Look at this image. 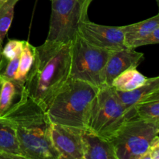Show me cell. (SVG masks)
Masks as SVG:
<instances>
[{
    "label": "cell",
    "mask_w": 159,
    "mask_h": 159,
    "mask_svg": "<svg viewBox=\"0 0 159 159\" xmlns=\"http://www.w3.org/2000/svg\"><path fill=\"white\" fill-rule=\"evenodd\" d=\"M71 44L45 40L36 47L35 61L25 82L30 98L46 110L54 95L70 78Z\"/></svg>",
    "instance_id": "cell-1"
},
{
    "label": "cell",
    "mask_w": 159,
    "mask_h": 159,
    "mask_svg": "<svg viewBox=\"0 0 159 159\" xmlns=\"http://www.w3.org/2000/svg\"><path fill=\"white\" fill-rule=\"evenodd\" d=\"M3 117L15 128L20 155L30 159H61L50 136L46 111L28 95Z\"/></svg>",
    "instance_id": "cell-2"
},
{
    "label": "cell",
    "mask_w": 159,
    "mask_h": 159,
    "mask_svg": "<svg viewBox=\"0 0 159 159\" xmlns=\"http://www.w3.org/2000/svg\"><path fill=\"white\" fill-rule=\"evenodd\" d=\"M99 88L69 78L45 110L50 122L86 130L92 105Z\"/></svg>",
    "instance_id": "cell-3"
},
{
    "label": "cell",
    "mask_w": 159,
    "mask_h": 159,
    "mask_svg": "<svg viewBox=\"0 0 159 159\" xmlns=\"http://www.w3.org/2000/svg\"><path fill=\"white\" fill-rule=\"evenodd\" d=\"M135 118V111H128L124 108L114 89L102 85L93 100L86 130L109 140L124 123Z\"/></svg>",
    "instance_id": "cell-4"
},
{
    "label": "cell",
    "mask_w": 159,
    "mask_h": 159,
    "mask_svg": "<svg viewBox=\"0 0 159 159\" xmlns=\"http://www.w3.org/2000/svg\"><path fill=\"white\" fill-rule=\"evenodd\" d=\"M86 0H51L47 41L71 44L79 35L80 23L88 19Z\"/></svg>",
    "instance_id": "cell-5"
},
{
    "label": "cell",
    "mask_w": 159,
    "mask_h": 159,
    "mask_svg": "<svg viewBox=\"0 0 159 159\" xmlns=\"http://www.w3.org/2000/svg\"><path fill=\"white\" fill-rule=\"evenodd\" d=\"M158 134L159 123L135 118L124 123L109 141L119 159H138Z\"/></svg>",
    "instance_id": "cell-6"
},
{
    "label": "cell",
    "mask_w": 159,
    "mask_h": 159,
    "mask_svg": "<svg viewBox=\"0 0 159 159\" xmlns=\"http://www.w3.org/2000/svg\"><path fill=\"white\" fill-rule=\"evenodd\" d=\"M110 54V51L96 48L78 35L71 43L70 79L102 86V71Z\"/></svg>",
    "instance_id": "cell-7"
},
{
    "label": "cell",
    "mask_w": 159,
    "mask_h": 159,
    "mask_svg": "<svg viewBox=\"0 0 159 159\" xmlns=\"http://www.w3.org/2000/svg\"><path fill=\"white\" fill-rule=\"evenodd\" d=\"M79 35L90 44L107 51L127 48L124 44L122 26H104L86 19L80 23Z\"/></svg>",
    "instance_id": "cell-8"
},
{
    "label": "cell",
    "mask_w": 159,
    "mask_h": 159,
    "mask_svg": "<svg viewBox=\"0 0 159 159\" xmlns=\"http://www.w3.org/2000/svg\"><path fill=\"white\" fill-rule=\"evenodd\" d=\"M84 130L60 124H51L50 136L61 159H82Z\"/></svg>",
    "instance_id": "cell-9"
},
{
    "label": "cell",
    "mask_w": 159,
    "mask_h": 159,
    "mask_svg": "<svg viewBox=\"0 0 159 159\" xmlns=\"http://www.w3.org/2000/svg\"><path fill=\"white\" fill-rule=\"evenodd\" d=\"M144 59V54L137 51L135 48H126L110 51L102 71L103 85L111 86L116 76L127 69L137 68Z\"/></svg>",
    "instance_id": "cell-10"
},
{
    "label": "cell",
    "mask_w": 159,
    "mask_h": 159,
    "mask_svg": "<svg viewBox=\"0 0 159 159\" xmlns=\"http://www.w3.org/2000/svg\"><path fill=\"white\" fill-rule=\"evenodd\" d=\"M114 91L119 101L126 110L128 111H135V106L159 95V77L149 78L144 85L132 91Z\"/></svg>",
    "instance_id": "cell-11"
},
{
    "label": "cell",
    "mask_w": 159,
    "mask_h": 159,
    "mask_svg": "<svg viewBox=\"0 0 159 159\" xmlns=\"http://www.w3.org/2000/svg\"><path fill=\"white\" fill-rule=\"evenodd\" d=\"M83 155L85 159H119L111 142L87 130L82 132Z\"/></svg>",
    "instance_id": "cell-12"
},
{
    "label": "cell",
    "mask_w": 159,
    "mask_h": 159,
    "mask_svg": "<svg viewBox=\"0 0 159 159\" xmlns=\"http://www.w3.org/2000/svg\"><path fill=\"white\" fill-rule=\"evenodd\" d=\"M26 96L25 85L0 77V117L6 116Z\"/></svg>",
    "instance_id": "cell-13"
},
{
    "label": "cell",
    "mask_w": 159,
    "mask_h": 159,
    "mask_svg": "<svg viewBox=\"0 0 159 159\" xmlns=\"http://www.w3.org/2000/svg\"><path fill=\"white\" fill-rule=\"evenodd\" d=\"M158 27V14L143 21L122 26L123 32H124V44L127 48H130L134 42L142 38L143 37L148 35Z\"/></svg>",
    "instance_id": "cell-14"
},
{
    "label": "cell",
    "mask_w": 159,
    "mask_h": 159,
    "mask_svg": "<svg viewBox=\"0 0 159 159\" xmlns=\"http://www.w3.org/2000/svg\"><path fill=\"white\" fill-rule=\"evenodd\" d=\"M149 78L141 74L137 68H130L116 76L111 87L116 91L129 92L144 85Z\"/></svg>",
    "instance_id": "cell-15"
},
{
    "label": "cell",
    "mask_w": 159,
    "mask_h": 159,
    "mask_svg": "<svg viewBox=\"0 0 159 159\" xmlns=\"http://www.w3.org/2000/svg\"><path fill=\"white\" fill-rule=\"evenodd\" d=\"M0 152L20 154L15 128L5 117H0Z\"/></svg>",
    "instance_id": "cell-16"
},
{
    "label": "cell",
    "mask_w": 159,
    "mask_h": 159,
    "mask_svg": "<svg viewBox=\"0 0 159 159\" xmlns=\"http://www.w3.org/2000/svg\"><path fill=\"white\" fill-rule=\"evenodd\" d=\"M36 56V47L31 45L29 42L24 41L23 51L20 57L18 70L16 74L14 80L25 85L27 76L30 72Z\"/></svg>",
    "instance_id": "cell-17"
},
{
    "label": "cell",
    "mask_w": 159,
    "mask_h": 159,
    "mask_svg": "<svg viewBox=\"0 0 159 159\" xmlns=\"http://www.w3.org/2000/svg\"><path fill=\"white\" fill-rule=\"evenodd\" d=\"M134 110L137 119L159 123V95L136 105Z\"/></svg>",
    "instance_id": "cell-18"
},
{
    "label": "cell",
    "mask_w": 159,
    "mask_h": 159,
    "mask_svg": "<svg viewBox=\"0 0 159 159\" xmlns=\"http://www.w3.org/2000/svg\"><path fill=\"white\" fill-rule=\"evenodd\" d=\"M19 0H9L0 7V43H2L14 16V8Z\"/></svg>",
    "instance_id": "cell-19"
},
{
    "label": "cell",
    "mask_w": 159,
    "mask_h": 159,
    "mask_svg": "<svg viewBox=\"0 0 159 159\" xmlns=\"http://www.w3.org/2000/svg\"><path fill=\"white\" fill-rule=\"evenodd\" d=\"M24 40H9L2 48V54L5 59L12 60L16 57H20L23 51Z\"/></svg>",
    "instance_id": "cell-20"
},
{
    "label": "cell",
    "mask_w": 159,
    "mask_h": 159,
    "mask_svg": "<svg viewBox=\"0 0 159 159\" xmlns=\"http://www.w3.org/2000/svg\"><path fill=\"white\" fill-rule=\"evenodd\" d=\"M20 57H16L12 60H7L2 57L0 65V77L10 80H13L15 79L16 74L18 70Z\"/></svg>",
    "instance_id": "cell-21"
},
{
    "label": "cell",
    "mask_w": 159,
    "mask_h": 159,
    "mask_svg": "<svg viewBox=\"0 0 159 159\" xmlns=\"http://www.w3.org/2000/svg\"><path fill=\"white\" fill-rule=\"evenodd\" d=\"M159 43V27L156 28L155 30L144 36L142 38L137 40L131 44L130 48H137L138 47L145 46L148 44H155Z\"/></svg>",
    "instance_id": "cell-22"
},
{
    "label": "cell",
    "mask_w": 159,
    "mask_h": 159,
    "mask_svg": "<svg viewBox=\"0 0 159 159\" xmlns=\"http://www.w3.org/2000/svg\"><path fill=\"white\" fill-rule=\"evenodd\" d=\"M152 159H159V137H155L148 149Z\"/></svg>",
    "instance_id": "cell-23"
},
{
    "label": "cell",
    "mask_w": 159,
    "mask_h": 159,
    "mask_svg": "<svg viewBox=\"0 0 159 159\" xmlns=\"http://www.w3.org/2000/svg\"><path fill=\"white\" fill-rule=\"evenodd\" d=\"M0 159H30L20 154L0 152Z\"/></svg>",
    "instance_id": "cell-24"
},
{
    "label": "cell",
    "mask_w": 159,
    "mask_h": 159,
    "mask_svg": "<svg viewBox=\"0 0 159 159\" xmlns=\"http://www.w3.org/2000/svg\"><path fill=\"white\" fill-rule=\"evenodd\" d=\"M138 159H152V157H151L150 154H149V152L148 151L146 153H144V155H141Z\"/></svg>",
    "instance_id": "cell-25"
},
{
    "label": "cell",
    "mask_w": 159,
    "mask_h": 159,
    "mask_svg": "<svg viewBox=\"0 0 159 159\" xmlns=\"http://www.w3.org/2000/svg\"><path fill=\"white\" fill-rule=\"evenodd\" d=\"M2 44L0 43V65H1L2 59Z\"/></svg>",
    "instance_id": "cell-26"
},
{
    "label": "cell",
    "mask_w": 159,
    "mask_h": 159,
    "mask_svg": "<svg viewBox=\"0 0 159 159\" xmlns=\"http://www.w3.org/2000/svg\"><path fill=\"white\" fill-rule=\"evenodd\" d=\"M8 1H9V0H0V7H1L2 6H3L5 3L7 2Z\"/></svg>",
    "instance_id": "cell-27"
},
{
    "label": "cell",
    "mask_w": 159,
    "mask_h": 159,
    "mask_svg": "<svg viewBox=\"0 0 159 159\" xmlns=\"http://www.w3.org/2000/svg\"><path fill=\"white\" fill-rule=\"evenodd\" d=\"M86 1H88L89 2H90V3H91V2H92V1H93V0H86Z\"/></svg>",
    "instance_id": "cell-28"
},
{
    "label": "cell",
    "mask_w": 159,
    "mask_h": 159,
    "mask_svg": "<svg viewBox=\"0 0 159 159\" xmlns=\"http://www.w3.org/2000/svg\"><path fill=\"white\" fill-rule=\"evenodd\" d=\"M157 2H158V0H157Z\"/></svg>",
    "instance_id": "cell-29"
},
{
    "label": "cell",
    "mask_w": 159,
    "mask_h": 159,
    "mask_svg": "<svg viewBox=\"0 0 159 159\" xmlns=\"http://www.w3.org/2000/svg\"><path fill=\"white\" fill-rule=\"evenodd\" d=\"M1 44H2V43H1Z\"/></svg>",
    "instance_id": "cell-30"
},
{
    "label": "cell",
    "mask_w": 159,
    "mask_h": 159,
    "mask_svg": "<svg viewBox=\"0 0 159 159\" xmlns=\"http://www.w3.org/2000/svg\"><path fill=\"white\" fill-rule=\"evenodd\" d=\"M82 159H85V158H82Z\"/></svg>",
    "instance_id": "cell-31"
},
{
    "label": "cell",
    "mask_w": 159,
    "mask_h": 159,
    "mask_svg": "<svg viewBox=\"0 0 159 159\" xmlns=\"http://www.w3.org/2000/svg\"></svg>",
    "instance_id": "cell-32"
}]
</instances>
